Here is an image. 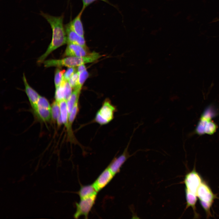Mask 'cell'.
<instances>
[{
    "label": "cell",
    "instance_id": "cell-22",
    "mask_svg": "<svg viewBox=\"0 0 219 219\" xmlns=\"http://www.w3.org/2000/svg\"><path fill=\"white\" fill-rule=\"evenodd\" d=\"M78 101L75 104L68 116L69 123L71 127L78 114Z\"/></svg>",
    "mask_w": 219,
    "mask_h": 219
},
{
    "label": "cell",
    "instance_id": "cell-27",
    "mask_svg": "<svg viewBox=\"0 0 219 219\" xmlns=\"http://www.w3.org/2000/svg\"><path fill=\"white\" fill-rule=\"evenodd\" d=\"M72 88L68 81H66L64 86V98L67 101L72 93Z\"/></svg>",
    "mask_w": 219,
    "mask_h": 219
},
{
    "label": "cell",
    "instance_id": "cell-17",
    "mask_svg": "<svg viewBox=\"0 0 219 219\" xmlns=\"http://www.w3.org/2000/svg\"><path fill=\"white\" fill-rule=\"evenodd\" d=\"M81 91V90L77 89H74L70 96L67 101L68 115L75 103L78 101Z\"/></svg>",
    "mask_w": 219,
    "mask_h": 219
},
{
    "label": "cell",
    "instance_id": "cell-8",
    "mask_svg": "<svg viewBox=\"0 0 219 219\" xmlns=\"http://www.w3.org/2000/svg\"><path fill=\"white\" fill-rule=\"evenodd\" d=\"M202 182L200 175L195 170H193L185 176V190L197 195V190Z\"/></svg>",
    "mask_w": 219,
    "mask_h": 219
},
{
    "label": "cell",
    "instance_id": "cell-26",
    "mask_svg": "<svg viewBox=\"0 0 219 219\" xmlns=\"http://www.w3.org/2000/svg\"><path fill=\"white\" fill-rule=\"evenodd\" d=\"M76 71L75 67H68L64 75V79L68 81Z\"/></svg>",
    "mask_w": 219,
    "mask_h": 219
},
{
    "label": "cell",
    "instance_id": "cell-9",
    "mask_svg": "<svg viewBox=\"0 0 219 219\" xmlns=\"http://www.w3.org/2000/svg\"><path fill=\"white\" fill-rule=\"evenodd\" d=\"M136 129H134L133 133L123 152L119 156L114 158L108 167L114 176L119 172L122 165L127 159L131 156L129 155L128 149L133 135Z\"/></svg>",
    "mask_w": 219,
    "mask_h": 219
},
{
    "label": "cell",
    "instance_id": "cell-13",
    "mask_svg": "<svg viewBox=\"0 0 219 219\" xmlns=\"http://www.w3.org/2000/svg\"><path fill=\"white\" fill-rule=\"evenodd\" d=\"M87 49L73 43H68L65 51V56L68 57H84L88 55Z\"/></svg>",
    "mask_w": 219,
    "mask_h": 219
},
{
    "label": "cell",
    "instance_id": "cell-2",
    "mask_svg": "<svg viewBox=\"0 0 219 219\" xmlns=\"http://www.w3.org/2000/svg\"><path fill=\"white\" fill-rule=\"evenodd\" d=\"M102 56L95 51L84 57H68L61 59H50L44 61L43 64L46 68L51 67H68L78 66L86 63L93 62Z\"/></svg>",
    "mask_w": 219,
    "mask_h": 219
},
{
    "label": "cell",
    "instance_id": "cell-29",
    "mask_svg": "<svg viewBox=\"0 0 219 219\" xmlns=\"http://www.w3.org/2000/svg\"><path fill=\"white\" fill-rule=\"evenodd\" d=\"M86 70V68L84 64L80 65L78 66L77 71L79 73Z\"/></svg>",
    "mask_w": 219,
    "mask_h": 219
},
{
    "label": "cell",
    "instance_id": "cell-7",
    "mask_svg": "<svg viewBox=\"0 0 219 219\" xmlns=\"http://www.w3.org/2000/svg\"><path fill=\"white\" fill-rule=\"evenodd\" d=\"M61 115L63 124L66 129L68 139L73 143L77 142L73 134L72 127L70 126L68 121V110L67 101L62 99L59 101Z\"/></svg>",
    "mask_w": 219,
    "mask_h": 219
},
{
    "label": "cell",
    "instance_id": "cell-18",
    "mask_svg": "<svg viewBox=\"0 0 219 219\" xmlns=\"http://www.w3.org/2000/svg\"><path fill=\"white\" fill-rule=\"evenodd\" d=\"M187 202L186 208L189 207H191L195 211V215L196 214L195 204L197 201V195L193 193L190 191L185 190Z\"/></svg>",
    "mask_w": 219,
    "mask_h": 219
},
{
    "label": "cell",
    "instance_id": "cell-16",
    "mask_svg": "<svg viewBox=\"0 0 219 219\" xmlns=\"http://www.w3.org/2000/svg\"><path fill=\"white\" fill-rule=\"evenodd\" d=\"M35 113L37 117L44 122L51 119V108L44 107H37Z\"/></svg>",
    "mask_w": 219,
    "mask_h": 219
},
{
    "label": "cell",
    "instance_id": "cell-5",
    "mask_svg": "<svg viewBox=\"0 0 219 219\" xmlns=\"http://www.w3.org/2000/svg\"><path fill=\"white\" fill-rule=\"evenodd\" d=\"M197 196L207 215H209L210 208L215 197L211 189L206 183L202 182L197 190Z\"/></svg>",
    "mask_w": 219,
    "mask_h": 219
},
{
    "label": "cell",
    "instance_id": "cell-4",
    "mask_svg": "<svg viewBox=\"0 0 219 219\" xmlns=\"http://www.w3.org/2000/svg\"><path fill=\"white\" fill-rule=\"evenodd\" d=\"M116 110L109 100H105L96 114L95 122L101 125L108 124L113 119Z\"/></svg>",
    "mask_w": 219,
    "mask_h": 219
},
{
    "label": "cell",
    "instance_id": "cell-14",
    "mask_svg": "<svg viewBox=\"0 0 219 219\" xmlns=\"http://www.w3.org/2000/svg\"><path fill=\"white\" fill-rule=\"evenodd\" d=\"M83 12L81 10L75 17L70 23L74 30L79 35L84 37V31L81 20V16Z\"/></svg>",
    "mask_w": 219,
    "mask_h": 219
},
{
    "label": "cell",
    "instance_id": "cell-21",
    "mask_svg": "<svg viewBox=\"0 0 219 219\" xmlns=\"http://www.w3.org/2000/svg\"><path fill=\"white\" fill-rule=\"evenodd\" d=\"M65 81L64 79L61 85L56 89L55 98L57 101H59L64 98V86Z\"/></svg>",
    "mask_w": 219,
    "mask_h": 219
},
{
    "label": "cell",
    "instance_id": "cell-30",
    "mask_svg": "<svg viewBox=\"0 0 219 219\" xmlns=\"http://www.w3.org/2000/svg\"><path fill=\"white\" fill-rule=\"evenodd\" d=\"M56 122L59 127L60 126L63 124L61 114L57 118Z\"/></svg>",
    "mask_w": 219,
    "mask_h": 219
},
{
    "label": "cell",
    "instance_id": "cell-1",
    "mask_svg": "<svg viewBox=\"0 0 219 219\" xmlns=\"http://www.w3.org/2000/svg\"><path fill=\"white\" fill-rule=\"evenodd\" d=\"M40 15L50 24L52 30V38L46 51L37 60V62L38 63L43 62L51 52L67 43L66 32L63 23L64 15L55 16L42 12H40Z\"/></svg>",
    "mask_w": 219,
    "mask_h": 219
},
{
    "label": "cell",
    "instance_id": "cell-3",
    "mask_svg": "<svg viewBox=\"0 0 219 219\" xmlns=\"http://www.w3.org/2000/svg\"><path fill=\"white\" fill-rule=\"evenodd\" d=\"M214 116L209 112H203L195 128V133L199 135L214 134L217 128V125L212 120Z\"/></svg>",
    "mask_w": 219,
    "mask_h": 219
},
{
    "label": "cell",
    "instance_id": "cell-15",
    "mask_svg": "<svg viewBox=\"0 0 219 219\" xmlns=\"http://www.w3.org/2000/svg\"><path fill=\"white\" fill-rule=\"evenodd\" d=\"M93 184L82 186L78 192L80 199L90 196L97 193Z\"/></svg>",
    "mask_w": 219,
    "mask_h": 219
},
{
    "label": "cell",
    "instance_id": "cell-12",
    "mask_svg": "<svg viewBox=\"0 0 219 219\" xmlns=\"http://www.w3.org/2000/svg\"><path fill=\"white\" fill-rule=\"evenodd\" d=\"M23 78L25 87V92L35 113L37 109V102L40 95L29 85L24 74H23Z\"/></svg>",
    "mask_w": 219,
    "mask_h": 219
},
{
    "label": "cell",
    "instance_id": "cell-23",
    "mask_svg": "<svg viewBox=\"0 0 219 219\" xmlns=\"http://www.w3.org/2000/svg\"><path fill=\"white\" fill-rule=\"evenodd\" d=\"M78 85L77 88L75 89H77L81 90L83 85L89 76V74L86 70L78 73Z\"/></svg>",
    "mask_w": 219,
    "mask_h": 219
},
{
    "label": "cell",
    "instance_id": "cell-28",
    "mask_svg": "<svg viewBox=\"0 0 219 219\" xmlns=\"http://www.w3.org/2000/svg\"><path fill=\"white\" fill-rule=\"evenodd\" d=\"M83 6L81 10L84 11L85 9L92 3L97 1H101L108 4H110L107 0H82Z\"/></svg>",
    "mask_w": 219,
    "mask_h": 219
},
{
    "label": "cell",
    "instance_id": "cell-11",
    "mask_svg": "<svg viewBox=\"0 0 219 219\" xmlns=\"http://www.w3.org/2000/svg\"><path fill=\"white\" fill-rule=\"evenodd\" d=\"M67 39V43H73L80 45L87 49L84 37L76 33L72 29L70 23L64 26Z\"/></svg>",
    "mask_w": 219,
    "mask_h": 219
},
{
    "label": "cell",
    "instance_id": "cell-19",
    "mask_svg": "<svg viewBox=\"0 0 219 219\" xmlns=\"http://www.w3.org/2000/svg\"><path fill=\"white\" fill-rule=\"evenodd\" d=\"M51 119L56 122L58 117L60 115V108L59 101L55 100L51 106Z\"/></svg>",
    "mask_w": 219,
    "mask_h": 219
},
{
    "label": "cell",
    "instance_id": "cell-6",
    "mask_svg": "<svg viewBox=\"0 0 219 219\" xmlns=\"http://www.w3.org/2000/svg\"><path fill=\"white\" fill-rule=\"evenodd\" d=\"M97 193L90 196L80 199L79 201L76 204V210L74 217L75 219L83 216L85 218H88L89 214L95 203Z\"/></svg>",
    "mask_w": 219,
    "mask_h": 219
},
{
    "label": "cell",
    "instance_id": "cell-25",
    "mask_svg": "<svg viewBox=\"0 0 219 219\" xmlns=\"http://www.w3.org/2000/svg\"><path fill=\"white\" fill-rule=\"evenodd\" d=\"M37 107H44L51 108V106L48 100L44 97L40 96L37 104Z\"/></svg>",
    "mask_w": 219,
    "mask_h": 219
},
{
    "label": "cell",
    "instance_id": "cell-24",
    "mask_svg": "<svg viewBox=\"0 0 219 219\" xmlns=\"http://www.w3.org/2000/svg\"><path fill=\"white\" fill-rule=\"evenodd\" d=\"M79 79V74L77 71L75 73L68 82L72 88L74 89L77 87Z\"/></svg>",
    "mask_w": 219,
    "mask_h": 219
},
{
    "label": "cell",
    "instance_id": "cell-10",
    "mask_svg": "<svg viewBox=\"0 0 219 219\" xmlns=\"http://www.w3.org/2000/svg\"><path fill=\"white\" fill-rule=\"evenodd\" d=\"M114 175L107 167L98 176L92 184L96 191L101 190L111 181Z\"/></svg>",
    "mask_w": 219,
    "mask_h": 219
},
{
    "label": "cell",
    "instance_id": "cell-20",
    "mask_svg": "<svg viewBox=\"0 0 219 219\" xmlns=\"http://www.w3.org/2000/svg\"><path fill=\"white\" fill-rule=\"evenodd\" d=\"M65 71L57 68L56 69L54 78V82L56 89L58 87L64 80V75Z\"/></svg>",
    "mask_w": 219,
    "mask_h": 219
}]
</instances>
